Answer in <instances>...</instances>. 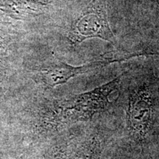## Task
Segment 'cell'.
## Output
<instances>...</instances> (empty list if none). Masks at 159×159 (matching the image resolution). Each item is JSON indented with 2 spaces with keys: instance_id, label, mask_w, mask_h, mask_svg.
Masks as SVG:
<instances>
[{
  "instance_id": "cell-1",
  "label": "cell",
  "mask_w": 159,
  "mask_h": 159,
  "mask_svg": "<svg viewBox=\"0 0 159 159\" xmlns=\"http://www.w3.org/2000/svg\"><path fill=\"white\" fill-rule=\"evenodd\" d=\"M121 76L88 92L76 95L57 104V119L63 123L85 121L106 108L109 96L116 90Z\"/></svg>"
},
{
  "instance_id": "cell-2",
  "label": "cell",
  "mask_w": 159,
  "mask_h": 159,
  "mask_svg": "<svg viewBox=\"0 0 159 159\" xmlns=\"http://www.w3.org/2000/svg\"><path fill=\"white\" fill-rule=\"evenodd\" d=\"M98 39L116 44L107 14V0H92L73 20L68 33L71 45L77 46L86 39Z\"/></svg>"
},
{
  "instance_id": "cell-3",
  "label": "cell",
  "mask_w": 159,
  "mask_h": 159,
  "mask_svg": "<svg viewBox=\"0 0 159 159\" xmlns=\"http://www.w3.org/2000/svg\"><path fill=\"white\" fill-rule=\"evenodd\" d=\"M115 63L111 59H105L87 63L80 66H73L62 61H57L40 70V77L46 85L54 88L57 85L66 83L77 75L85 74Z\"/></svg>"
},
{
  "instance_id": "cell-4",
  "label": "cell",
  "mask_w": 159,
  "mask_h": 159,
  "mask_svg": "<svg viewBox=\"0 0 159 159\" xmlns=\"http://www.w3.org/2000/svg\"><path fill=\"white\" fill-rule=\"evenodd\" d=\"M152 111L151 93L147 87H142L131 95L129 107L130 128L136 134L143 136L150 128Z\"/></svg>"
},
{
  "instance_id": "cell-5",
  "label": "cell",
  "mask_w": 159,
  "mask_h": 159,
  "mask_svg": "<svg viewBox=\"0 0 159 159\" xmlns=\"http://www.w3.org/2000/svg\"><path fill=\"white\" fill-rule=\"evenodd\" d=\"M94 142H89L79 147L71 159H93L94 154Z\"/></svg>"
},
{
  "instance_id": "cell-6",
  "label": "cell",
  "mask_w": 159,
  "mask_h": 159,
  "mask_svg": "<svg viewBox=\"0 0 159 159\" xmlns=\"http://www.w3.org/2000/svg\"><path fill=\"white\" fill-rule=\"evenodd\" d=\"M5 69L2 65V63H0V94H1V90H2V83L4 77H5Z\"/></svg>"
}]
</instances>
